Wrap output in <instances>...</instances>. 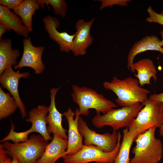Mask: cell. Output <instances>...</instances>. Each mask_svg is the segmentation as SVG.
Listing matches in <instances>:
<instances>
[{
	"mask_svg": "<svg viewBox=\"0 0 163 163\" xmlns=\"http://www.w3.org/2000/svg\"><path fill=\"white\" fill-rule=\"evenodd\" d=\"M23 51L21 58L18 63L14 66L15 69L25 67L31 68L37 74L42 73L45 69L42 56L44 50L43 46H35L32 44L30 37L25 38L23 41Z\"/></svg>",
	"mask_w": 163,
	"mask_h": 163,
	"instance_id": "9",
	"label": "cell"
},
{
	"mask_svg": "<svg viewBox=\"0 0 163 163\" xmlns=\"http://www.w3.org/2000/svg\"><path fill=\"white\" fill-rule=\"evenodd\" d=\"M160 34L162 37V40H161V45L162 46H163V30H162L160 32Z\"/></svg>",
	"mask_w": 163,
	"mask_h": 163,
	"instance_id": "32",
	"label": "cell"
},
{
	"mask_svg": "<svg viewBox=\"0 0 163 163\" xmlns=\"http://www.w3.org/2000/svg\"><path fill=\"white\" fill-rule=\"evenodd\" d=\"M156 128L152 127L139 134L134 140L136 145L130 163H159L163 155V144L155 136Z\"/></svg>",
	"mask_w": 163,
	"mask_h": 163,
	"instance_id": "2",
	"label": "cell"
},
{
	"mask_svg": "<svg viewBox=\"0 0 163 163\" xmlns=\"http://www.w3.org/2000/svg\"><path fill=\"white\" fill-rule=\"evenodd\" d=\"M68 141L57 135H53L51 142L47 145L37 163H55L65 155L68 147Z\"/></svg>",
	"mask_w": 163,
	"mask_h": 163,
	"instance_id": "17",
	"label": "cell"
},
{
	"mask_svg": "<svg viewBox=\"0 0 163 163\" xmlns=\"http://www.w3.org/2000/svg\"></svg>",
	"mask_w": 163,
	"mask_h": 163,
	"instance_id": "35",
	"label": "cell"
},
{
	"mask_svg": "<svg viewBox=\"0 0 163 163\" xmlns=\"http://www.w3.org/2000/svg\"><path fill=\"white\" fill-rule=\"evenodd\" d=\"M133 68L137 73L135 74L138 79L140 86L151 85L150 79L152 78L155 82L157 79V71L152 61L149 59H142L133 63Z\"/></svg>",
	"mask_w": 163,
	"mask_h": 163,
	"instance_id": "18",
	"label": "cell"
},
{
	"mask_svg": "<svg viewBox=\"0 0 163 163\" xmlns=\"http://www.w3.org/2000/svg\"><path fill=\"white\" fill-rule=\"evenodd\" d=\"M18 107L17 102L8 92H5L0 86V120L12 114Z\"/></svg>",
	"mask_w": 163,
	"mask_h": 163,
	"instance_id": "23",
	"label": "cell"
},
{
	"mask_svg": "<svg viewBox=\"0 0 163 163\" xmlns=\"http://www.w3.org/2000/svg\"><path fill=\"white\" fill-rule=\"evenodd\" d=\"M137 78L127 77L120 79L114 76L110 82L103 83L106 89L113 92L117 96L116 103L122 107L130 106L136 104H143L148 99L150 91L139 85Z\"/></svg>",
	"mask_w": 163,
	"mask_h": 163,
	"instance_id": "1",
	"label": "cell"
},
{
	"mask_svg": "<svg viewBox=\"0 0 163 163\" xmlns=\"http://www.w3.org/2000/svg\"><path fill=\"white\" fill-rule=\"evenodd\" d=\"M143 104L144 107L128 128L129 132L134 135L135 139L139 134L150 128L153 127L159 128L163 124L162 102L148 99Z\"/></svg>",
	"mask_w": 163,
	"mask_h": 163,
	"instance_id": "6",
	"label": "cell"
},
{
	"mask_svg": "<svg viewBox=\"0 0 163 163\" xmlns=\"http://www.w3.org/2000/svg\"><path fill=\"white\" fill-rule=\"evenodd\" d=\"M148 100L152 101H160L163 103V92L159 94H153L150 95ZM159 133L160 136H163V124L159 128Z\"/></svg>",
	"mask_w": 163,
	"mask_h": 163,
	"instance_id": "30",
	"label": "cell"
},
{
	"mask_svg": "<svg viewBox=\"0 0 163 163\" xmlns=\"http://www.w3.org/2000/svg\"><path fill=\"white\" fill-rule=\"evenodd\" d=\"M101 4L100 8V10L108 7L112 8L115 5H118L122 6H127L128 3L131 2L130 0H99Z\"/></svg>",
	"mask_w": 163,
	"mask_h": 163,
	"instance_id": "27",
	"label": "cell"
},
{
	"mask_svg": "<svg viewBox=\"0 0 163 163\" xmlns=\"http://www.w3.org/2000/svg\"><path fill=\"white\" fill-rule=\"evenodd\" d=\"M161 14L162 15H163V10H162V13H161Z\"/></svg>",
	"mask_w": 163,
	"mask_h": 163,
	"instance_id": "34",
	"label": "cell"
},
{
	"mask_svg": "<svg viewBox=\"0 0 163 163\" xmlns=\"http://www.w3.org/2000/svg\"><path fill=\"white\" fill-rule=\"evenodd\" d=\"M49 143L40 134H33L26 141L17 143L6 141L2 144L8 155L19 163H37Z\"/></svg>",
	"mask_w": 163,
	"mask_h": 163,
	"instance_id": "3",
	"label": "cell"
},
{
	"mask_svg": "<svg viewBox=\"0 0 163 163\" xmlns=\"http://www.w3.org/2000/svg\"><path fill=\"white\" fill-rule=\"evenodd\" d=\"M12 159L9 157L2 144H0V163H12Z\"/></svg>",
	"mask_w": 163,
	"mask_h": 163,
	"instance_id": "29",
	"label": "cell"
},
{
	"mask_svg": "<svg viewBox=\"0 0 163 163\" xmlns=\"http://www.w3.org/2000/svg\"><path fill=\"white\" fill-rule=\"evenodd\" d=\"M49 111V107L44 105H38L33 108L28 113V117L26 119L27 122L32 124L31 127L34 132H37L46 140H52V138L48 132L46 116Z\"/></svg>",
	"mask_w": 163,
	"mask_h": 163,
	"instance_id": "16",
	"label": "cell"
},
{
	"mask_svg": "<svg viewBox=\"0 0 163 163\" xmlns=\"http://www.w3.org/2000/svg\"><path fill=\"white\" fill-rule=\"evenodd\" d=\"M0 23L18 35L27 38L30 32L22 24L21 19L6 7L0 5Z\"/></svg>",
	"mask_w": 163,
	"mask_h": 163,
	"instance_id": "19",
	"label": "cell"
},
{
	"mask_svg": "<svg viewBox=\"0 0 163 163\" xmlns=\"http://www.w3.org/2000/svg\"><path fill=\"white\" fill-rule=\"evenodd\" d=\"M11 30L2 23H0V40L2 39L3 34L7 31H10Z\"/></svg>",
	"mask_w": 163,
	"mask_h": 163,
	"instance_id": "31",
	"label": "cell"
},
{
	"mask_svg": "<svg viewBox=\"0 0 163 163\" xmlns=\"http://www.w3.org/2000/svg\"><path fill=\"white\" fill-rule=\"evenodd\" d=\"M20 55L18 50L12 49L10 39L0 40V75L8 68L17 65Z\"/></svg>",
	"mask_w": 163,
	"mask_h": 163,
	"instance_id": "20",
	"label": "cell"
},
{
	"mask_svg": "<svg viewBox=\"0 0 163 163\" xmlns=\"http://www.w3.org/2000/svg\"><path fill=\"white\" fill-rule=\"evenodd\" d=\"M147 11L149 17L146 18V21L150 23H158L163 25V15L155 12L150 6L148 8Z\"/></svg>",
	"mask_w": 163,
	"mask_h": 163,
	"instance_id": "26",
	"label": "cell"
},
{
	"mask_svg": "<svg viewBox=\"0 0 163 163\" xmlns=\"http://www.w3.org/2000/svg\"><path fill=\"white\" fill-rule=\"evenodd\" d=\"M12 163H19L18 161L16 158H13Z\"/></svg>",
	"mask_w": 163,
	"mask_h": 163,
	"instance_id": "33",
	"label": "cell"
},
{
	"mask_svg": "<svg viewBox=\"0 0 163 163\" xmlns=\"http://www.w3.org/2000/svg\"><path fill=\"white\" fill-rule=\"evenodd\" d=\"M143 106V104L138 103L120 108H113L103 115L97 113L92 118V123L97 128L108 126L113 131L128 128Z\"/></svg>",
	"mask_w": 163,
	"mask_h": 163,
	"instance_id": "5",
	"label": "cell"
},
{
	"mask_svg": "<svg viewBox=\"0 0 163 163\" xmlns=\"http://www.w3.org/2000/svg\"><path fill=\"white\" fill-rule=\"evenodd\" d=\"M94 18L85 22L83 19L78 20L75 25L76 32L72 43L71 51L75 56L86 54V50L92 44L93 37L90 34V30Z\"/></svg>",
	"mask_w": 163,
	"mask_h": 163,
	"instance_id": "12",
	"label": "cell"
},
{
	"mask_svg": "<svg viewBox=\"0 0 163 163\" xmlns=\"http://www.w3.org/2000/svg\"><path fill=\"white\" fill-rule=\"evenodd\" d=\"M78 128L84 138L85 145L96 146L102 151L107 152L113 151L117 146L119 134L116 131H113L111 133H97L91 129L80 116L78 120Z\"/></svg>",
	"mask_w": 163,
	"mask_h": 163,
	"instance_id": "8",
	"label": "cell"
},
{
	"mask_svg": "<svg viewBox=\"0 0 163 163\" xmlns=\"http://www.w3.org/2000/svg\"><path fill=\"white\" fill-rule=\"evenodd\" d=\"M40 7L44 8V5L47 6L49 10V5L53 7L54 14L57 15L64 17L66 16L67 11V4L64 0H38Z\"/></svg>",
	"mask_w": 163,
	"mask_h": 163,
	"instance_id": "25",
	"label": "cell"
},
{
	"mask_svg": "<svg viewBox=\"0 0 163 163\" xmlns=\"http://www.w3.org/2000/svg\"><path fill=\"white\" fill-rule=\"evenodd\" d=\"M72 88L71 96L79 107L80 115H88L90 109H94L96 113L105 114L117 107L112 101L91 88L75 85H73Z\"/></svg>",
	"mask_w": 163,
	"mask_h": 163,
	"instance_id": "4",
	"label": "cell"
},
{
	"mask_svg": "<svg viewBox=\"0 0 163 163\" xmlns=\"http://www.w3.org/2000/svg\"><path fill=\"white\" fill-rule=\"evenodd\" d=\"M60 87L53 88L50 91V103L49 107L48 114L46 116V120L48 125L47 126L48 132L53 135L59 136L65 140H68V136L66 134L67 130L62 126V116L56 107L55 97Z\"/></svg>",
	"mask_w": 163,
	"mask_h": 163,
	"instance_id": "14",
	"label": "cell"
},
{
	"mask_svg": "<svg viewBox=\"0 0 163 163\" xmlns=\"http://www.w3.org/2000/svg\"><path fill=\"white\" fill-rule=\"evenodd\" d=\"M29 72L20 73L19 70L14 71L12 67L6 69L0 76V83L2 87L8 90L16 101L21 117H26L27 114L25 105L19 95L18 87L19 80L21 78H28Z\"/></svg>",
	"mask_w": 163,
	"mask_h": 163,
	"instance_id": "10",
	"label": "cell"
},
{
	"mask_svg": "<svg viewBox=\"0 0 163 163\" xmlns=\"http://www.w3.org/2000/svg\"><path fill=\"white\" fill-rule=\"evenodd\" d=\"M118 139L115 149L110 152H104L96 146L83 145L78 152L73 154H67L62 158L64 163H114L119 152L121 143V135L118 131Z\"/></svg>",
	"mask_w": 163,
	"mask_h": 163,
	"instance_id": "7",
	"label": "cell"
},
{
	"mask_svg": "<svg viewBox=\"0 0 163 163\" xmlns=\"http://www.w3.org/2000/svg\"><path fill=\"white\" fill-rule=\"evenodd\" d=\"M45 28L51 40L59 46L61 51L68 53L71 51L73 40L75 33L72 35L66 32H59L57 28L60 26L58 20L55 17L47 16L42 19Z\"/></svg>",
	"mask_w": 163,
	"mask_h": 163,
	"instance_id": "13",
	"label": "cell"
},
{
	"mask_svg": "<svg viewBox=\"0 0 163 163\" xmlns=\"http://www.w3.org/2000/svg\"><path fill=\"white\" fill-rule=\"evenodd\" d=\"M24 0H0V5L14 10L18 7Z\"/></svg>",
	"mask_w": 163,
	"mask_h": 163,
	"instance_id": "28",
	"label": "cell"
},
{
	"mask_svg": "<svg viewBox=\"0 0 163 163\" xmlns=\"http://www.w3.org/2000/svg\"><path fill=\"white\" fill-rule=\"evenodd\" d=\"M40 5L38 0H24L14 12L21 19L24 25L30 32L32 31V18Z\"/></svg>",
	"mask_w": 163,
	"mask_h": 163,
	"instance_id": "21",
	"label": "cell"
},
{
	"mask_svg": "<svg viewBox=\"0 0 163 163\" xmlns=\"http://www.w3.org/2000/svg\"><path fill=\"white\" fill-rule=\"evenodd\" d=\"M148 50H155L163 54V47L161 41L157 36L153 35L146 36L135 43L129 50L127 56V67L136 74L133 67V61L139 53Z\"/></svg>",
	"mask_w": 163,
	"mask_h": 163,
	"instance_id": "15",
	"label": "cell"
},
{
	"mask_svg": "<svg viewBox=\"0 0 163 163\" xmlns=\"http://www.w3.org/2000/svg\"><path fill=\"white\" fill-rule=\"evenodd\" d=\"M68 124V147L65 155L73 154L79 151L82 148L83 137L78 128V120L80 116L79 109L76 108L74 112L69 108L63 113Z\"/></svg>",
	"mask_w": 163,
	"mask_h": 163,
	"instance_id": "11",
	"label": "cell"
},
{
	"mask_svg": "<svg viewBox=\"0 0 163 163\" xmlns=\"http://www.w3.org/2000/svg\"><path fill=\"white\" fill-rule=\"evenodd\" d=\"M135 137L129 132L128 128L123 129L122 142L118 154L114 163H130L129 157L130 150Z\"/></svg>",
	"mask_w": 163,
	"mask_h": 163,
	"instance_id": "22",
	"label": "cell"
},
{
	"mask_svg": "<svg viewBox=\"0 0 163 163\" xmlns=\"http://www.w3.org/2000/svg\"><path fill=\"white\" fill-rule=\"evenodd\" d=\"M15 126L11 122V128L9 133L5 137L2 139L0 142H4L8 141H11L13 143H17L26 141L28 139L29 135L34 132L30 127L28 129L22 132H17L14 131Z\"/></svg>",
	"mask_w": 163,
	"mask_h": 163,
	"instance_id": "24",
	"label": "cell"
}]
</instances>
